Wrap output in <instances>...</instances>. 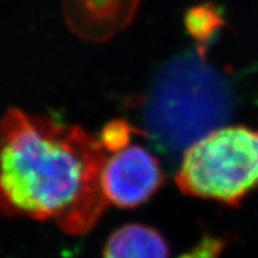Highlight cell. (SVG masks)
Returning <instances> with one entry per match:
<instances>
[{
    "mask_svg": "<svg viewBox=\"0 0 258 258\" xmlns=\"http://www.w3.org/2000/svg\"><path fill=\"white\" fill-rule=\"evenodd\" d=\"M139 132L125 120H113L103 128L99 140L107 153L121 149L132 141V136Z\"/></svg>",
    "mask_w": 258,
    "mask_h": 258,
    "instance_id": "ba28073f",
    "label": "cell"
},
{
    "mask_svg": "<svg viewBox=\"0 0 258 258\" xmlns=\"http://www.w3.org/2000/svg\"><path fill=\"white\" fill-rule=\"evenodd\" d=\"M105 158L99 137L81 126L8 108L0 117V214L87 233L109 204Z\"/></svg>",
    "mask_w": 258,
    "mask_h": 258,
    "instance_id": "6da1fadb",
    "label": "cell"
},
{
    "mask_svg": "<svg viewBox=\"0 0 258 258\" xmlns=\"http://www.w3.org/2000/svg\"><path fill=\"white\" fill-rule=\"evenodd\" d=\"M186 25L191 36L202 42L207 41L220 28L221 17L212 6L204 4L188 11Z\"/></svg>",
    "mask_w": 258,
    "mask_h": 258,
    "instance_id": "52a82bcc",
    "label": "cell"
},
{
    "mask_svg": "<svg viewBox=\"0 0 258 258\" xmlns=\"http://www.w3.org/2000/svg\"><path fill=\"white\" fill-rule=\"evenodd\" d=\"M231 111L224 79L202 57L178 58L156 81L146 108L150 135L169 150L184 149L212 132Z\"/></svg>",
    "mask_w": 258,
    "mask_h": 258,
    "instance_id": "7a4b0ae2",
    "label": "cell"
},
{
    "mask_svg": "<svg viewBox=\"0 0 258 258\" xmlns=\"http://www.w3.org/2000/svg\"><path fill=\"white\" fill-rule=\"evenodd\" d=\"M163 179L160 161L143 146L128 144L107 153L103 191L107 201L117 207L132 208L145 203L160 190Z\"/></svg>",
    "mask_w": 258,
    "mask_h": 258,
    "instance_id": "277c9868",
    "label": "cell"
},
{
    "mask_svg": "<svg viewBox=\"0 0 258 258\" xmlns=\"http://www.w3.org/2000/svg\"><path fill=\"white\" fill-rule=\"evenodd\" d=\"M103 258H169V245L153 228L126 224L109 236Z\"/></svg>",
    "mask_w": 258,
    "mask_h": 258,
    "instance_id": "8992f818",
    "label": "cell"
},
{
    "mask_svg": "<svg viewBox=\"0 0 258 258\" xmlns=\"http://www.w3.org/2000/svg\"><path fill=\"white\" fill-rule=\"evenodd\" d=\"M139 0H62L66 24L79 37L95 42L109 40L136 16Z\"/></svg>",
    "mask_w": 258,
    "mask_h": 258,
    "instance_id": "5b68a950",
    "label": "cell"
},
{
    "mask_svg": "<svg viewBox=\"0 0 258 258\" xmlns=\"http://www.w3.org/2000/svg\"><path fill=\"white\" fill-rule=\"evenodd\" d=\"M175 180L190 197L238 206L258 186V131L214 129L184 150Z\"/></svg>",
    "mask_w": 258,
    "mask_h": 258,
    "instance_id": "3957f363",
    "label": "cell"
},
{
    "mask_svg": "<svg viewBox=\"0 0 258 258\" xmlns=\"http://www.w3.org/2000/svg\"><path fill=\"white\" fill-rule=\"evenodd\" d=\"M225 240L214 236H204L190 251L179 258H220L225 248Z\"/></svg>",
    "mask_w": 258,
    "mask_h": 258,
    "instance_id": "9c48e42d",
    "label": "cell"
}]
</instances>
